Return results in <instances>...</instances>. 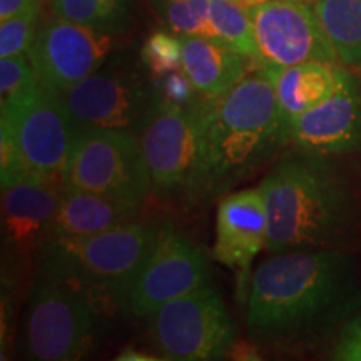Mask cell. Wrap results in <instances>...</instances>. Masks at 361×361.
<instances>
[{
    "label": "cell",
    "mask_w": 361,
    "mask_h": 361,
    "mask_svg": "<svg viewBox=\"0 0 361 361\" xmlns=\"http://www.w3.org/2000/svg\"><path fill=\"white\" fill-rule=\"evenodd\" d=\"M314 11L335 47L338 61L361 69V0H316Z\"/></svg>",
    "instance_id": "obj_20"
},
{
    "label": "cell",
    "mask_w": 361,
    "mask_h": 361,
    "mask_svg": "<svg viewBox=\"0 0 361 361\" xmlns=\"http://www.w3.org/2000/svg\"><path fill=\"white\" fill-rule=\"evenodd\" d=\"M67 188L142 204L152 191L137 135L130 130H80L64 171Z\"/></svg>",
    "instance_id": "obj_7"
},
{
    "label": "cell",
    "mask_w": 361,
    "mask_h": 361,
    "mask_svg": "<svg viewBox=\"0 0 361 361\" xmlns=\"http://www.w3.org/2000/svg\"><path fill=\"white\" fill-rule=\"evenodd\" d=\"M204 102L206 97L179 106L157 96L154 106L144 117L137 139L152 191L192 192L200 162Z\"/></svg>",
    "instance_id": "obj_8"
},
{
    "label": "cell",
    "mask_w": 361,
    "mask_h": 361,
    "mask_svg": "<svg viewBox=\"0 0 361 361\" xmlns=\"http://www.w3.org/2000/svg\"><path fill=\"white\" fill-rule=\"evenodd\" d=\"M56 16L114 34L128 24L133 0H49Z\"/></svg>",
    "instance_id": "obj_21"
},
{
    "label": "cell",
    "mask_w": 361,
    "mask_h": 361,
    "mask_svg": "<svg viewBox=\"0 0 361 361\" xmlns=\"http://www.w3.org/2000/svg\"><path fill=\"white\" fill-rule=\"evenodd\" d=\"M139 213L141 204L66 186L45 239L92 236L134 223Z\"/></svg>",
    "instance_id": "obj_18"
},
{
    "label": "cell",
    "mask_w": 361,
    "mask_h": 361,
    "mask_svg": "<svg viewBox=\"0 0 361 361\" xmlns=\"http://www.w3.org/2000/svg\"><path fill=\"white\" fill-rule=\"evenodd\" d=\"M290 142L318 156L350 154L361 149V80L353 75L326 101L290 124Z\"/></svg>",
    "instance_id": "obj_14"
},
{
    "label": "cell",
    "mask_w": 361,
    "mask_h": 361,
    "mask_svg": "<svg viewBox=\"0 0 361 361\" xmlns=\"http://www.w3.org/2000/svg\"><path fill=\"white\" fill-rule=\"evenodd\" d=\"M295 2H301V0H295Z\"/></svg>",
    "instance_id": "obj_33"
},
{
    "label": "cell",
    "mask_w": 361,
    "mask_h": 361,
    "mask_svg": "<svg viewBox=\"0 0 361 361\" xmlns=\"http://www.w3.org/2000/svg\"><path fill=\"white\" fill-rule=\"evenodd\" d=\"M333 360L361 361V313L350 319L341 329L331 351Z\"/></svg>",
    "instance_id": "obj_28"
},
{
    "label": "cell",
    "mask_w": 361,
    "mask_h": 361,
    "mask_svg": "<svg viewBox=\"0 0 361 361\" xmlns=\"http://www.w3.org/2000/svg\"><path fill=\"white\" fill-rule=\"evenodd\" d=\"M157 233V224L134 221L92 236L45 239L40 246L42 274L106 290L121 305Z\"/></svg>",
    "instance_id": "obj_5"
},
{
    "label": "cell",
    "mask_w": 361,
    "mask_h": 361,
    "mask_svg": "<svg viewBox=\"0 0 361 361\" xmlns=\"http://www.w3.org/2000/svg\"><path fill=\"white\" fill-rule=\"evenodd\" d=\"M258 59L256 67H290L303 62H338L314 7L295 0H269L251 8Z\"/></svg>",
    "instance_id": "obj_12"
},
{
    "label": "cell",
    "mask_w": 361,
    "mask_h": 361,
    "mask_svg": "<svg viewBox=\"0 0 361 361\" xmlns=\"http://www.w3.org/2000/svg\"><path fill=\"white\" fill-rule=\"evenodd\" d=\"M269 255L323 250L340 243L355 221V196L326 156L298 149L261 183Z\"/></svg>",
    "instance_id": "obj_3"
},
{
    "label": "cell",
    "mask_w": 361,
    "mask_h": 361,
    "mask_svg": "<svg viewBox=\"0 0 361 361\" xmlns=\"http://www.w3.org/2000/svg\"><path fill=\"white\" fill-rule=\"evenodd\" d=\"M39 84L27 56L0 59V104L20 96Z\"/></svg>",
    "instance_id": "obj_26"
},
{
    "label": "cell",
    "mask_w": 361,
    "mask_h": 361,
    "mask_svg": "<svg viewBox=\"0 0 361 361\" xmlns=\"http://www.w3.org/2000/svg\"><path fill=\"white\" fill-rule=\"evenodd\" d=\"M141 59L156 78H164L169 72L183 69V42L168 32H152L141 51Z\"/></svg>",
    "instance_id": "obj_25"
},
{
    "label": "cell",
    "mask_w": 361,
    "mask_h": 361,
    "mask_svg": "<svg viewBox=\"0 0 361 361\" xmlns=\"http://www.w3.org/2000/svg\"><path fill=\"white\" fill-rule=\"evenodd\" d=\"M268 213L261 188H250L226 196L216 214L213 258L239 278L246 276L256 256L266 250Z\"/></svg>",
    "instance_id": "obj_16"
},
{
    "label": "cell",
    "mask_w": 361,
    "mask_h": 361,
    "mask_svg": "<svg viewBox=\"0 0 361 361\" xmlns=\"http://www.w3.org/2000/svg\"><path fill=\"white\" fill-rule=\"evenodd\" d=\"M147 322L151 340L164 360H219L236 341L229 311L209 283L159 306Z\"/></svg>",
    "instance_id": "obj_6"
},
{
    "label": "cell",
    "mask_w": 361,
    "mask_h": 361,
    "mask_svg": "<svg viewBox=\"0 0 361 361\" xmlns=\"http://www.w3.org/2000/svg\"><path fill=\"white\" fill-rule=\"evenodd\" d=\"M207 283V259L174 224L159 226L156 243L126 290L121 306L128 314L147 318L159 306Z\"/></svg>",
    "instance_id": "obj_10"
},
{
    "label": "cell",
    "mask_w": 361,
    "mask_h": 361,
    "mask_svg": "<svg viewBox=\"0 0 361 361\" xmlns=\"http://www.w3.org/2000/svg\"><path fill=\"white\" fill-rule=\"evenodd\" d=\"M353 259L323 250L271 255L252 274L246 296L251 335L269 343H290L333 318L353 288Z\"/></svg>",
    "instance_id": "obj_1"
},
{
    "label": "cell",
    "mask_w": 361,
    "mask_h": 361,
    "mask_svg": "<svg viewBox=\"0 0 361 361\" xmlns=\"http://www.w3.org/2000/svg\"><path fill=\"white\" fill-rule=\"evenodd\" d=\"M112 49V34L62 19H42L27 51L39 84L61 94L99 71Z\"/></svg>",
    "instance_id": "obj_11"
},
{
    "label": "cell",
    "mask_w": 361,
    "mask_h": 361,
    "mask_svg": "<svg viewBox=\"0 0 361 361\" xmlns=\"http://www.w3.org/2000/svg\"><path fill=\"white\" fill-rule=\"evenodd\" d=\"M236 2L243 8H246V11H251V8H256V7L263 6V4L269 2V0H236Z\"/></svg>",
    "instance_id": "obj_32"
},
{
    "label": "cell",
    "mask_w": 361,
    "mask_h": 361,
    "mask_svg": "<svg viewBox=\"0 0 361 361\" xmlns=\"http://www.w3.org/2000/svg\"><path fill=\"white\" fill-rule=\"evenodd\" d=\"M42 4L44 0H0V22L19 16L32 7L42 6Z\"/></svg>",
    "instance_id": "obj_29"
},
{
    "label": "cell",
    "mask_w": 361,
    "mask_h": 361,
    "mask_svg": "<svg viewBox=\"0 0 361 361\" xmlns=\"http://www.w3.org/2000/svg\"><path fill=\"white\" fill-rule=\"evenodd\" d=\"M228 355H231V358L234 360H259L258 350L245 341H234V345L228 351Z\"/></svg>",
    "instance_id": "obj_30"
},
{
    "label": "cell",
    "mask_w": 361,
    "mask_h": 361,
    "mask_svg": "<svg viewBox=\"0 0 361 361\" xmlns=\"http://www.w3.org/2000/svg\"><path fill=\"white\" fill-rule=\"evenodd\" d=\"M117 361H156L159 360V356H152V355H146L142 351L134 350V348H124L117 355Z\"/></svg>",
    "instance_id": "obj_31"
},
{
    "label": "cell",
    "mask_w": 361,
    "mask_h": 361,
    "mask_svg": "<svg viewBox=\"0 0 361 361\" xmlns=\"http://www.w3.org/2000/svg\"><path fill=\"white\" fill-rule=\"evenodd\" d=\"M264 71L276 90L284 123L290 124L296 117L313 109L345 87L353 74L338 62L311 61L290 67H259Z\"/></svg>",
    "instance_id": "obj_17"
},
{
    "label": "cell",
    "mask_w": 361,
    "mask_h": 361,
    "mask_svg": "<svg viewBox=\"0 0 361 361\" xmlns=\"http://www.w3.org/2000/svg\"><path fill=\"white\" fill-rule=\"evenodd\" d=\"M59 97L80 130L133 133L154 106L157 92L142 78L130 72L97 71Z\"/></svg>",
    "instance_id": "obj_13"
},
{
    "label": "cell",
    "mask_w": 361,
    "mask_h": 361,
    "mask_svg": "<svg viewBox=\"0 0 361 361\" xmlns=\"http://www.w3.org/2000/svg\"><path fill=\"white\" fill-rule=\"evenodd\" d=\"M96 316L82 288L42 274L30 296L25 323L29 356L39 361H72L87 353Z\"/></svg>",
    "instance_id": "obj_9"
},
{
    "label": "cell",
    "mask_w": 361,
    "mask_h": 361,
    "mask_svg": "<svg viewBox=\"0 0 361 361\" xmlns=\"http://www.w3.org/2000/svg\"><path fill=\"white\" fill-rule=\"evenodd\" d=\"M288 142L276 90L258 69L224 96L206 97L192 192L214 194L233 186Z\"/></svg>",
    "instance_id": "obj_2"
},
{
    "label": "cell",
    "mask_w": 361,
    "mask_h": 361,
    "mask_svg": "<svg viewBox=\"0 0 361 361\" xmlns=\"http://www.w3.org/2000/svg\"><path fill=\"white\" fill-rule=\"evenodd\" d=\"M209 17L219 44L251 57L256 62L258 47L255 27L246 8L239 6L236 0H211Z\"/></svg>",
    "instance_id": "obj_22"
},
{
    "label": "cell",
    "mask_w": 361,
    "mask_h": 361,
    "mask_svg": "<svg viewBox=\"0 0 361 361\" xmlns=\"http://www.w3.org/2000/svg\"><path fill=\"white\" fill-rule=\"evenodd\" d=\"M0 109L2 186L30 174L62 178L80 129L61 97L37 84Z\"/></svg>",
    "instance_id": "obj_4"
},
{
    "label": "cell",
    "mask_w": 361,
    "mask_h": 361,
    "mask_svg": "<svg viewBox=\"0 0 361 361\" xmlns=\"http://www.w3.org/2000/svg\"><path fill=\"white\" fill-rule=\"evenodd\" d=\"M183 42V71L202 97L216 99L247 78L256 62L216 40L179 35Z\"/></svg>",
    "instance_id": "obj_19"
},
{
    "label": "cell",
    "mask_w": 361,
    "mask_h": 361,
    "mask_svg": "<svg viewBox=\"0 0 361 361\" xmlns=\"http://www.w3.org/2000/svg\"><path fill=\"white\" fill-rule=\"evenodd\" d=\"M209 4L211 0H162L161 12L171 30L178 35L216 40L209 17Z\"/></svg>",
    "instance_id": "obj_23"
},
{
    "label": "cell",
    "mask_w": 361,
    "mask_h": 361,
    "mask_svg": "<svg viewBox=\"0 0 361 361\" xmlns=\"http://www.w3.org/2000/svg\"><path fill=\"white\" fill-rule=\"evenodd\" d=\"M159 94V97L164 99V101L179 104V106H188V104L197 101L196 94L200 92L192 85L191 79L186 75V72L180 69L169 72L168 75L162 78Z\"/></svg>",
    "instance_id": "obj_27"
},
{
    "label": "cell",
    "mask_w": 361,
    "mask_h": 361,
    "mask_svg": "<svg viewBox=\"0 0 361 361\" xmlns=\"http://www.w3.org/2000/svg\"><path fill=\"white\" fill-rule=\"evenodd\" d=\"M66 184L62 178L24 176L2 186V229L19 256L42 246Z\"/></svg>",
    "instance_id": "obj_15"
},
{
    "label": "cell",
    "mask_w": 361,
    "mask_h": 361,
    "mask_svg": "<svg viewBox=\"0 0 361 361\" xmlns=\"http://www.w3.org/2000/svg\"><path fill=\"white\" fill-rule=\"evenodd\" d=\"M42 20V6L0 22V59L25 56Z\"/></svg>",
    "instance_id": "obj_24"
}]
</instances>
